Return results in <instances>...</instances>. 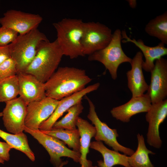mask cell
Instances as JSON below:
<instances>
[{
	"mask_svg": "<svg viewBox=\"0 0 167 167\" xmlns=\"http://www.w3.org/2000/svg\"><path fill=\"white\" fill-rule=\"evenodd\" d=\"M6 104L2 112L4 126L12 134L23 133L27 105L19 96L6 102Z\"/></svg>",
	"mask_w": 167,
	"mask_h": 167,
	"instance_id": "10",
	"label": "cell"
},
{
	"mask_svg": "<svg viewBox=\"0 0 167 167\" xmlns=\"http://www.w3.org/2000/svg\"><path fill=\"white\" fill-rule=\"evenodd\" d=\"M68 162V161H63L61 165L58 167H63L65 165L67 164Z\"/></svg>",
	"mask_w": 167,
	"mask_h": 167,
	"instance_id": "32",
	"label": "cell"
},
{
	"mask_svg": "<svg viewBox=\"0 0 167 167\" xmlns=\"http://www.w3.org/2000/svg\"><path fill=\"white\" fill-rule=\"evenodd\" d=\"M0 137L13 148L25 154L32 161H35L34 154L29 147L27 135L24 133L14 134L7 133L0 129Z\"/></svg>",
	"mask_w": 167,
	"mask_h": 167,
	"instance_id": "22",
	"label": "cell"
},
{
	"mask_svg": "<svg viewBox=\"0 0 167 167\" xmlns=\"http://www.w3.org/2000/svg\"><path fill=\"white\" fill-rule=\"evenodd\" d=\"M167 116V99L152 104L147 112L145 119L148 123L147 141L150 146L157 149L161 147L162 142L160 135L159 127Z\"/></svg>",
	"mask_w": 167,
	"mask_h": 167,
	"instance_id": "11",
	"label": "cell"
},
{
	"mask_svg": "<svg viewBox=\"0 0 167 167\" xmlns=\"http://www.w3.org/2000/svg\"><path fill=\"white\" fill-rule=\"evenodd\" d=\"M46 134L61 140L73 150L79 152L80 150V134L77 129L67 130L62 129H52L50 131H41Z\"/></svg>",
	"mask_w": 167,
	"mask_h": 167,
	"instance_id": "24",
	"label": "cell"
},
{
	"mask_svg": "<svg viewBox=\"0 0 167 167\" xmlns=\"http://www.w3.org/2000/svg\"><path fill=\"white\" fill-rule=\"evenodd\" d=\"M143 56L141 51L136 53L130 63L131 69L126 73L128 87L132 97L143 95L148 88L149 85L145 81L143 72Z\"/></svg>",
	"mask_w": 167,
	"mask_h": 167,
	"instance_id": "17",
	"label": "cell"
},
{
	"mask_svg": "<svg viewBox=\"0 0 167 167\" xmlns=\"http://www.w3.org/2000/svg\"><path fill=\"white\" fill-rule=\"evenodd\" d=\"M19 97L27 105L29 103L41 100L45 97L44 83L33 75L24 72L17 74Z\"/></svg>",
	"mask_w": 167,
	"mask_h": 167,
	"instance_id": "14",
	"label": "cell"
},
{
	"mask_svg": "<svg viewBox=\"0 0 167 167\" xmlns=\"http://www.w3.org/2000/svg\"><path fill=\"white\" fill-rule=\"evenodd\" d=\"M16 74V63L11 58L0 64V81Z\"/></svg>",
	"mask_w": 167,
	"mask_h": 167,
	"instance_id": "27",
	"label": "cell"
},
{
	"mask_svg": "<svg viewBox=\"0 0 167 167\" xmlns=\"http://www.w3.org/2000/svg\"><path fill=\"white\" fill-rule=\"evenodd\" d=\"M49 40L36 28L25 34L18 35L9 44L11 58L16 63L17 74L24 72L34 58L41 42Z\"/></svg>",
	"mask_w": 167,
	"mask_h": 167,
	"instance_id": "4",
	"label": "cell"
},
{
	"mask_svg": "<svg viewBox=\"0 0 167 167\" xmlns=\"http://www.w3.org/2000/svg\"><path fill=\"white\" fill-rule=\"evenodd\" d=\"M100 85L99 83H95L88 86L79 92L59 100L53 113L47 120L41 124L39 130L41 131L51 130L54 123L69 108L82 101L83 97L87 94L97 90Z\"/></svg>",
	"mask_w": 167,
	"mask_h": 167,
	"instance_id": "15",
	"label": "cell"
},
{
	"mask_svg": "<svg viewBox=\"0 0 167 167\" xmlns=\"http://www.w3.org/2000/svg\"><path fill=\"white\" fill-rule=\"evenodd\" d=\"M76 126L80 134V150L81 167H93L92 161L87 159V155L89 153V148L91 139L94 137L96 130L95 127L87 120L79 117Z\"/></svg>",
	"mask_w": 167,
	"mask_h": 167,
	"instance_id": "19",
	"label": "cell"
},
{
	"mask_svg": "<svg viewBox=\"0 0 167 167\" xmlns=\"http://www.w3.org/2000/svg\"><path fill=\"white\" fill-rule=\"evenodd\" d=\"M151 71V82L147 93L152 104L163 101L167 96V60L161 58L155 61Z\"/></svg>",
	"mask_w": 167,
	"mask_h": 167,
	"instance_id": "13",
	"label": "cell"
},
{
	"mask_svg": "<svg viewBox=\"0 0 167 167\" xmlns=\"http://www.w3.org/2000/svg\"><path fill=\"white\" fill-rule=\"evenodd\" d=\"M18 35L14 30L1 26L0 27V46L9 45L14 41Z\"/></svg>",
	"mask_w": 167,
	"mask_h": 167,
	"instance_id": "28",
	"label": "cell"
},
{
	"mask_svg": "<svg viewBox=\"0 0 167 167\" xmlns=\"http://www.w3.org/2000/svg\"><path fill=\"white\" fill-rule=\"evenodd\" d=\"M121 35L122 39H125L122 41V43L132 42L140 49L145 58L142 64V69L146 71L150 72L154 66L155 61L167 54V48L161 42L155 46H149L145 45L141 39H131L125 30L121 31Z\"/></svg>",
	"mask_w": 167,
	"mask_h": 167,
	"instance_id": "18",
	"label": "cell"
},
{
	"mask_svg": "<svg viewBox=\"0 0 167 167\" xmlns=\"http://www.w3.org/2000/svg\"><path fill=\"white\" fill-rule=\"evenodd\" d=\"M121 31L119 29L113 33L112 39L104 49L88 56L90 61H96L102 63L109 71L112 78L116 79L119 66L124 62L130 63L132 59L123 52L121 46Z\"/></svg>",
	"mask_w": 167,
	"mask_h": 167,
	"instance_id": "5",
	"label": "cell"
},
{
	"mask_svg": "<svg viewBox=\"0 0 167 167\" xmlns=\"http://www.w3.org/2000/svg\"><path fill=\"white\" fill-rule=\"evenodd\" d=\"M138 146L135 152L128 156V162L131 167H154L149 156V154L155 153L146 147L143 135L138 133L137 135Z\"/></svg>",
	"mask_w": 167,
	"mask_h": 167,
	"instance_id": "21",
	"label": "cell"
},
{
	"mask_svg": "<svg viewBox=\"0 0 167 167\" xmlns=\"http://www.w3.org/2000/svg\"><path fill=\"white\" fill-rule=\"evenodd\" d=\"M42 20V17L38 14L12 9L6 11L3 17L0 18V24L2 26L22 35L37 28Z\"/></svg>",
	"mask_w": 167,
	"mask_h": 167,
	"instance_id": "9",
	"label": "cell"
},
{
	"mask_svg": "<svg viewBox=\"0 0 167 167\" xmlns=\"http://www.w3.org/2000/svg\"><path fill=\"white\" fill-rule=\"evenodd\" d=\"M84 109L82 101L75 104L67 110V113L64 117L54 123L52 129H62L70 130L76 129L77 120Z\"/></svg>",
	"mask_w": 167,
	"mask_h": 167,
	"instance_id": "25",
	"label": "cell"
},
{
	"mask_svg": "<svg viewBox=\"0 0 167 167\" xmlns=\"http://www.w3.org/2000/svg\"><path fill=\"white\" fill-rule=\"evenodd\" d=\"M59 101L46 97L29 103L27 106L24 124L32 130H37L41 124L47 120L57 107Z\"/></svg>",
	"mask_w": 167,
	"mask_h": 167,
	"instance_id": "12",
	"label": "cell"
},
{
	"mask_svg": "<svg viewBox=\"0 0 167 167\" xmlns=\"http://www.w3.org/2000/svg\"><path fill=\"white\" fill-rule=\"evenodd\" d=\"M4 161L2 159L0 158V163L4 164Z\"/></svg>",
	"mask_w": 167,
	"mask_h": 167,
	"instance_id": "33",
	"label": "cell"
},
{
	"mask_svg": "<svg viewBox=\"0 0 167 167\" xmlns=\"http://www.w3.org/2000/svg\"><path fill=\"white\" fill-rule=\"evenodd\" d=\"M149 35L157 38L164 44H167V12L150 20L145 28Z\"/></svg>",
	"mask_w": 167,
	"mask_h": 167,
	"instance_id": "23",
	"label": "cell"
},
{
	"mask_svg": "<svg viewBox=\"0 0 167 167\" xmlns=\"http://www.w3.org/2000/svg\"><path fill=\"white\" fill-rule=\"evenodd\" d=\"M24 131L30 134L45 148L50 156V162L54 167H58L61 165L63 161L61 158L62 157L70 158L75 162L79 163L80 152L67 148L62 141L39 129L32 130L25 126Z\"/></svg>",
	"mask_w": 167,
	"mask_h": 167,
	"instance_id": "6",
	"label": "cell"
},
{
	"mask_svg": "<svg viewBox=\"0 0 167 167\" xmlns=\"http://www.w3.org/2000/svg\"><path fill=\"white\" fill-rule=\"evenodd\" d=\"M86 96H84L88 103L89 107L87 117L95 128L96 133L94 138L96 141H103L114 150L120 152L127 156L131 155L135 151L118 142L117 138L119 136V135L117 129L110 128L106 123L100 120L95 111L94 104Z\"/></svg>",
	"mask_w": 167,
	"mask_h": 167,
	"instance_id": "8",
	"label": "cell"
},
{
	"mask_svg": "<svg viewBox=\"0 0 167 167\" xmlns=\"http://www.w3.org/2000/svg\"><path fill=\"white\" fill-rule=\"evenodd\" d=\"M11 58L9 45L0 46V64Z\"/></svg>",
	"mask_w": 167,
	"mask_h": 167,
	"instance_id": "30",
	"label": "cell"
},
{
	"mask_svg": "<svg viewBox=\"0 0 167 167\" xmlns=\"http://www.w3.org/2000/svg\"><path fill=\"white\" fill-rule=\"evenodd\" d=\"M63 56L56 40L42 41L36 55L24 72L31 74L45 83L56 71Z\"/></svg>",
	"mask_w": 167,
	"mask_h": 167,
	"instance_id": "2",
	"label": "cell"
},
{
	"mask_svg": "<svg viewBox=\"0 0 167 167\" xmlns=\"http://www.w3.org/2000/svg\"><path fill=\"white\" fill-rule=\"evenodd\" d=\"M90 148L99 152L103 157V160L97 161L99 167H113L117 165L131 167L128 162V156L109 149L102 141L91 142Z\"/></svg>",
	"mask_w": 167,
	"mask_h": 167,
	"instance_id": "20",
	"label": "cell"
},
{
	"mask_svg": "<svg viewBox=\"0 0 167 167\" xmlns=\"http://www.w3.org/2000/svg\"><path fill=\"white\" fill-rule=\"evenodd\" d=\"M152 105L150 97L147 93L141 96L132 97L127 102L113 108L110 111L113 117L124 122H128L133 116L147 112Z\"/></svg>",
	"mask_w": 167,
	"mask_h": 167,
	"instance_id": "16",
	"label": "cell"
},
{
	"mask_svg": "<svg viewBox=\"0 0 167 167\" xmlns=\"http://www.w3.org/2000/svg\"><path fill=\"white\" fill-rule=\"evenodd\" d=\"M19 92V86L16 75L0 81V102L6 103L17 97Z\"/></svg>",
	"mask_w": 167,
	"mask_h": 167,
	"instance_id": "26",
	"label": "cell"
},
{
	"mask_svg": "<svg viewBox=\"0 0 167 167\" xmlns=\"http://www.w3.org/2000/svg\"><path fill=\"white\" fill-rule=\"evenodd\" d=\"M92 80L84 70L59 67L44 83L46 96L59 101L83 90Z\"/></svg>",
	"mask_w": 167,
	"mask_h": 167,
	"instance_id": "1",
	"label": "cell"
},
{
	"mask_svg": "<svg viewBox=\"0 0 167 167\" xmlns=\"http://www.w3.org/2000/svg\"><path fill=\"white\" fill-rule=\"evenodd\" d=\"M12 148V147L6 142L0 141V158L4 161H9L10 156L9 152Z\"/></svg>",
	"mask_w": 167,
	"mask_h": 167,
	"instance_id": "29",
	"label": "cell"
},
{
	"mask_svg": "<svg viewBox=\"0 0 167 167\" xmlns=\"http://www.w3.org/2000/svg\"><path fill=\"white\" fill-rule=\"evenodd\" d=\"M84 22L80 19L65 18L53 25L57 41L63 55L71 59L84 56L82 45Z\"/></svg>",
	"mask_w": 167,
	"mask_h": 167,
	"instance_id": "3",
	"label": "cell"
},
{
	"mask_svg": "<svg viewBox=\"0 0 167 167\" xmlns=\"http://www.w3.org/2000/svg\"><path fill=\"white\" fill-rule=\"evenodd\" d=\"M93 167H98L97 166H94Z\"/></svg>",
	"mask_w": 167,
	"mask_h": 167,
	"instance_id": "34",
	"label": "cell"
},
{
	"mask_svg": "<svg viewBox=\"0 0 167 167\" xmlns=\"http://www.w3.org/2000/svg\"><path fill=\"white\" fill-rule=\"evenodd\" d=\"M113 33L111 29L99 22H84L82 45L84 56H89L105 48Z\"/></svg>",
	"mask_w": 167,
	"mask_h": 167,
	"instance_id": "7",
	"label": "cell"
},
{
	"mask_svg": "<svg viewBox=\"0 0 167 167\" xmlns=\"http://www.w3.org/2000/svg\"><path fill=\"white\" fill-rule=\"evenodd\" d=\"M130 6L132 8H135L136 6V0H127Z\"/></svg>",
	"mask_w": 167,
	"mask_h": 167,
	"instance_id": "31",
	"label": "cell"
}]
</instances>
